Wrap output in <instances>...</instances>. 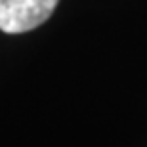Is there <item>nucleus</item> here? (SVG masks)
I'll return each mask as SVG.
<instances>
[{"mask_svg": "<svg viewBox=\"0 0 147 147\" xmlns=\"http://www.w3.org/2000/svg\"><path fill=\"white\" fill-rule=\"evenodd\" d=\"M59 0H0V31L19 34L42 25Z\"/></svg>", "mask_w": 147, "mask_h": 147, "instance_id": "nucleus-1", "label": "nucleus"}]
</instances>
